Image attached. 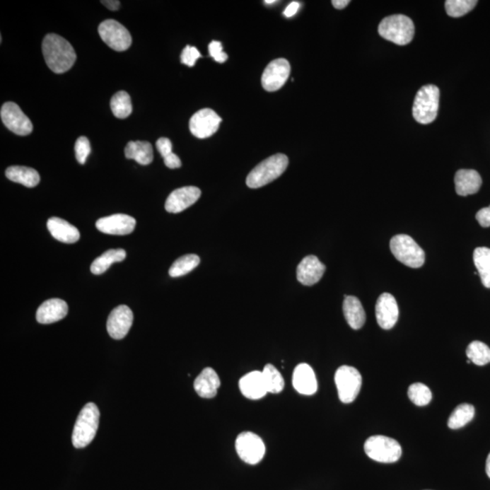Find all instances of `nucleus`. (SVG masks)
I'll return each instance as SVG.
<instances>
[{
	"mask_svg": "<svg viewBox=\"0 0 490 490\" xmlns=\"http://www.w3.org/2000/svg\"><path fill=\"white\" fill-rule=\"evenodd\" d=\"M42 51L47 66L56 74L69 71L76 60L72 45L57 34L45 37Z\"/></svg>",
	"mask_w": 490,
	"mask_h": 490,
	"instance_id": "nucleus-1",
	"label": "nucleus"
},
{
	"mask_svg": "<svg viewBox=\"0 0 490 490\" xmlns=\"http://www.w3.org/2000/svg\"><path fill=\"white\" fill-rule=\"evenodd\" d=\"M99 409L95 403H88L80 412L76 419L72 434L73 446L83 448L91 444L98 430Z\"/></svg>",
	"mask_w": 490,
	"mask_h": 490,
	"instance_id": "nucleus-2",
	"label": "nucleus"
},
{
	"mask_svg": "<svg viewBox=\"0 0 490 490\" xmlns=\"http://www.w3.org/2000/svg\"><path fill=\"white\" fill-rule=\"evenodd\" d=\"M289 159L283 153L272 156L259 163L250 172L246 185L250 188H260L280 177L288 168Z\"/></svg>",
	"mask_w": 490,
	"mask_h": 490,
	"instance_id": "nucleus-3",
	"label": "nucleus"
},
{
	"mask_svg": "<svg viewBox=\"0 0 490 490\" xmlns=\"http://www.w3.org/2000/svg\"><path fill=\"white\" fill-rule=\"evenodd\" d=\"M380 37L390 42L406 46L414 37L413 21L404 15H393L383 19L378 28Z\"/></svg>",
	"mask_w": 490,
	"mask_h": 490,
	"instance_id": "nucleus-4",
	"label": "nucleus"
},
{
	"mask_svg": "<svg viewBox=\"0 0 490 490\" xmlns=\"http://www.w3.org/2000/svg\"><path fill=\"white\" fill-rule=\"evenodd\" d=\"M440 104V89L434 85L422 86L416 95L412 114L422 124L432 123L437 117Z\"/></svg>",
	"mask_w": 490,
	"mask_h": 490,
	"instance_id": "nucleus-5",
	"label": "nucleus"
},
{
	"mask_svg": "<svg viewBox=\"0 0 490 490\" xmlns=\"http://www.w3.org/2000/svg\"><path fill=\"white\" fill-rule=\"evenodd\" d=\"M394 257L406 267L421 268L425 262V252L411 236L399 235L392 237L390 243Z\"/></svg>",
	"mask_w": 490,
	"mask_h": 490,
	"instance_id": "nucleus-6",
	"label": "nucleus"
},
{
	"mask_svg": "<svg viewBox=\"0 0 490 490\" xmlns=\"http://www.w3.org/2000/svg\"><path fill=\"white\" fill-rule=\"evenodd\" d=\"M365 453L370 459L381 463H394L402 457V447L398 441L385 436H373L364 444Z\"/></svg>",
	"mask_w": 490,
	"mask_h": 490,
	"instance_id": "nucleus-7",
	"label": "nucleus"
},
{
	"mask_svg": "<svg viewBox=\"0 0 490 490\" xmlns=\"http://www.w3.org/2000/svg\"><path fill=\"white\" fill-rule=\"evenodd\" d=\"M335 384L342 402H354L361 392L363 377L357 369L351 366L339 367L335 373Z\"/></svg>",
	"mask_w": 490,
	"mask_h": 490,
	"instance_id": "nucleus-8",
	"label": "nucleus"
},
{
	"mask_svg": "<svg viewBox=\"0 0 490 490\" xmlns=\"http://www.w3.org/2000/svg\"><path fill=\"white\" fill-rule=\"evenodd\" d=\"M99 36L110 49L115 51H124L132 44V37L129 31L114 19L102 22L98 27Z\"/></svg>",
	"mask_w": 490,
	"mask_h": 490,
	"instance_id": "nucleus-9",
	"label": "nucleus"
},
{
	"mask_svg": "<svg viewBox=\"0 0 490 490\" xmlns=\"http://www.w3.org/2000/svg\"><path fill=\"white\" fill-rule=\"evenodd\" d=\"M236 453L245 462L255 465L264 459L265 445L258 435L245 431L239 434L235 441Z\"/></svg>",
	"mask_w": 490,
	"mask_h": 490,
	"instance_id": "nucleus-10",
	"label": "nucleus"
},
{
	"mask_svg": "<svg viewBox=\"0 0 490 490\" xmlns=\"http://www.w3.org/2000/svg\"><path fill=\"white\" fill-rule=\"evenodd\" d=\"M0 115L3 124L18 136H28L33 131V124L30 118L13 102H8L2 105Z\"/></svg>",
	"mask_w": 490,
	"mask_h": 490,
	"instance_id": "nucleus-11",
	"label": "nucleus"
},
{
	"mask_svg": "<svg viewBox=\"0 0 490 490\" xmlns=\"http://www.w3.org/2000/svg\"><path fill=\"white\" fill-rule=\"evenodd\" d=\"M222 118L210 108H204L191 117L189 127L191 133L200 139L212 136L219 129Z\"/></svg>",
	"mask_w": 490,
	"mask_h": 490,
	"instance_id": "nucleus-12",
	"label": "nucleus"
},
{
	"mask_svg": "<svg viewBox=\"0 0 490 490\" xmlns=\"http://www.w3.org/2000/svg\"><path fill=\"white\" fill-rule=\"evenodd\" d=\"M290 73V63L286 59H279L272 61L262 74V88L268 92L279 91L286 83Z\"/></svg>",
	"mask_w": 490,
	"mask_h": 490,
	"instance_id": "nucleus-13",
	"label": "nucleus"
},
{
	"mask_svg": "<svg viewBox=\"0 0 490 490\" xmlns=\"http://www.w3.org/2000/svg\"><path fill=\"white\" fill-rule=\"evenodd\" d=\"M134 315L129 307L117 306L108 316L107 328L109 335L115 339H124L132 327Z\"/></svg>",
	"mask_w": 490,
	"mask_h": 490,
	"instance_id": "nucleus-14",
	"label": "nucleus"
},
{
	"mask_svg": "<svg viewBox=\"0 0 490 490\" xmlns=\"http://www.w3.org/2000/svg\"><path fill=\"white\" fill-rule=\"evenodd\" d=\"M136 221L127 214H117L98 220L95 226L100 232L112 235H127L133 233Z\"/></svg>",
	"mask_w": 490,
	"mask_h": 490,
	"instance_id": "nucleus-15",
	"label": "nucleus"
},
{
	"mask_svg": "<svg viewBox=\"0 0 490 490\" xmlns=\"http://www.w3.org/2000/svg\"><path fill=\"white\" fill-rule=\"evenodd\" d=\"M375 313L378 325L384 329L395 326L399 319V306L395 298L390 293H383L377 300Z\"/></svg>",
	"mask_w": 490,
	"mask_h": 490,
	"instance_id": "nucleus-16",
	"label": "nucleus"
},
{
	"mask_svg": "<svg viewBox=\"0 0 490 490\" xmlns=\"http://www.w3.org/2000/svg\"><path fill=\"white\" fill-rule=\"evenodd\" d=\"M201 190L195 187L176 189L170 194L165 202V210L168 213L178 214L197 203L201 197Z\"/></svg>",
	"mask_w": 490,
	"mask_h": 490,
	"instance_id": "nucleus-17",
	"label": "nucleus"
},
{
	"mask_svg": "<svg viewBox=\"0 0 490 490\" xmlns=\"http://www.w3.org/2000/svg\"><path fill=\"white\" fill-rule=\"evenodd\" d=\"M326 270L325 265L315 255L303 259L297 268V279L305 286H312L321 280Z\"/></svg>",
	"mask_w": 490,
	"mask_h": 490,
	"instance_id": "nucleus-18",
	"label": "nucleus"
},
{
	"mask_svg": "<svg viewBox=\"0 0 490 490\" xmlns=\"http://www.w3.org/2000/svg\"><path fill=\"white\" fill-rule=\"evenodd\" d=\"M293 384L294 389L303 395H313L318 390L315 371L306 363L299 364L294 369Z\"/></svg>",
	"mask_w": 490,
	"mask_h": 490,
	"instance_id": "nucleus-19",
	"label": "nucleus"
},
{
	"mask_svg": "<svg viewBox=\"0 0 490 490\" xmlns=\"http://www.w3.org/2000/svg\"><path fill=\"white\" fill-rule=\"evenodd\" d=\"M69 306L65 301L50 299L44 302L37 310V321L41 325H50L65 318Z\"/></svg>",
	"mask_w": 490,
	"mask_h": 490,
	"instance_id": "nucleus-20",
	"label": "nucleus"
},
{
	"mask_svg": "<svg viewBox=\"0 0 490 490\" xmlns=\"http://www.w3.org/2000/svg\"><path fill=\"white\" fill-rule=\"evenodd\" d=\"M482 185V176L475 170L461 169L455 175V188L460 197L478 193Z\"/></svg>",
	"mask_w": 490,
	"mask_h": 490,
	"instance_id": "nucleus-21",
	"label": "nucleus"
},
{
	"mask_svg": "<svg viewBox=\"0 0 490 490\" xmlns=\"http://www.w3.org/2000/svg\"><path fill=\"white\" fill-rule=\"evenodd\" d=\"M240 390L250 399H262L268 393L262 371H255L243 376L239 381Z\"/></svg>",
	"mask_w": 490,
	"mask_h": 490,
	"instance_id": "nucleus-22",
	"label": "nucleus"
},
{
	"mask_svg": "<svg viewBox=\"0 0 490 490\" xmlns=\"http://www.w3.org/2000/svg\"><path fill=\"white\" fill-rule=\"evenodd\" d=\"M47 226L51 235L61 243H75L80 238L78 228L61 218L51 217L47 221Z\"/></svg>",
	"mask_w": 490,
	"mask_h": 490,
	"instance_id": "nucleus-23",
	"label": "nucleus"
},
{
	"mask_svg": "<svg viewBox=\"0 0 490 490\" xmlns=\"http://www.w3.org/2000/svg\"><path fill=\"white\" fill-rule=\"evenodd\" d=\"M221 385L219 377L212 368H206L194 380L195 392L204 399H212L216 396Z\"/></svg>",
	"mask_w": 490,
	"mask_h": 490,
	"instance_id": "nucleus-24",
	"label": "nucleus"
},
{
	"mask_svg": "<svg viewBox=\"0 0 490 490\" xmlns=\"http://www.w3.org/2000/svg\"><path fill=\"white\" fill-rule=\"evenodd\" d=\"M342 308H344L346 321L351 328L354 329L363 328L366 322V315H365L363 304L357 297L345 296Z\"/></svg>",
	"mask_w": 490,
	"mask_h": 490,
	"instance_id": "nucleus-25",
	"label": "nucleus"
},
{
	"mask_svg": "<svg viewBox=\"0 0 490 490\" xmlns=\"http://www.w3.org/2000/svg\"><path fill=\"white\" fill-rule=\"evenodd\" d=\"M6 176L9 180L30 188L37 187L40 182V175L37 170L27 166H11L6 170Z\"/></svg>",
	"mask_w": 490,
	"mask_h": 490,
	"instance_id": "nucleus-26",
	"label": "nucleus"
},
{
	"mask_svg": "<svg viewBox=\"0 0 490 490\" xmlns=\"http://www.w3.org/2000/svg\"><path fill=\"white\" fill-rule=\"evenodd\" d=\"M124 155L127 159H133L140 165H150L153 159V147L146 141H131L124 149Z\"/></svg>",
	"mask_w": 490,
	"mask_h": 490,
	"instance_id": "nucleus-27",
	"label": "nucleus"
},
{
	"mask_svg": "<svg viewBox=\"0 0 490 490\" xmlns=\"http://www.w3.org/2000/svg\"><path fill=\"white\" fill-rule=\"evenodd\" d=\"M126 257L127 252L124 249L108 250L92 262L91 267L92 274L95 275L104 274L115 262H123Z\"/></svg>",
	"mask_w": 490,
	"mask_h": 490,
	"instance_id": "nucleus-28",
	"label": "nucleus"
},
{
	"mask_svg": "<svg viewBox=\"0 0 490 490\" xmlns=\"http://www.w3.org/2000/svg\"><path fill=\"white\" fill-rule=\"evenodd\" d=\"M473 259L483 285L486 288H490V249L477 248L474 251Z\"/></svg>",
	"mask_w": 490,
	"mask_h": 490,
	"instance_id": "nucleus-29",
	"label": "nucleus"
},
{
	"mask_svg": "<svg viewBox=\"0 0 490 490\" xmlns=\"http://www.w3.org/2000/svg\"><path fill=\"white\" fill-rule=\"evenodd\" d=\"M475 415V409L470 404H460L454 409L448 419V426L453 430H457L472 421Z\"/></svg>",
	"mask_w": 490,
	"mask_h": 490,
	"instance_id": "nucleus-30",
	"label": "nucleus"
},
{
	"mask_svg": "<svg viewBox=\"0 0 490 490\" xmlns=\"http://www.w3.org/2000/svg\"><path fill=\"white\" fill-rule=\"evenodd\" d=\"M199 264L200 258L197 255L182 256L172 264L169 269V275L174 278L184 276L197 268Z\"/></svg>",
	"mask_w": 490,
	"mask_h": 490,
	"instance_id": "nucleus-31",
	"label": "nucleus"
},
{
	"mask_svg": "<svg viewBox=\"0 0 490 490\" xmlns=\"http://www.w3.org/2000/svg\"><path fill=\"white\" fill-rule=\"evenodd\" d=\"M110 107L115 117L119 119L129 117L133 110L130 95L126 91H119L114 95L111 99Z\"/></svg>",
	"mask_w": 490,
	"mask_h": 490,
	"instance_id": "nucleus-32",
	"label": "nucleus"
},
{
	"mask_svg": "<svg viewBox=\"0 0 490 490\" xmlns=\"http://www.w3.org/2000/svg\"><path fill=\"white\" fill-rule=\"evenodd\" d=\"M268 393H280L284 387V380L280 371L272 364L265 365L262 371Z\"/></svg>",
	"mask_w": 490,
	"mask_h": 490,
	"instance_id": "nucleus-33",
	"label": "nucleus"
},
{
	"mask_svg": "<svg viewBox=\"0 0 490 490\" xmlns=\"http://www.w3.org/2000/svg\"><path fill=\"white\" fill-rule=\"evenodd\" d=\"M466 354L469 360L479 366L490 363V348L482 342H472L467 346Z\"/></svg>",
	"mask_w": 490,
	"mask_h": 490,
	"instance_id": "nucleus-34",
	"label": "nucleus"
},
{
	"mask_svg": "<svg viewBox=\"0 0 490 490\" xmlns=\"http://www.w3.org/2000/svg\"><path fill=\"white\" fill-rule=\"evenodd\" d=\"M156 148H158L160 155H161L165 165L168 168L176 169L180 168L182 162L175 153H173V145L171 141L166 137H161L156 142Z\"/></svg>",
	"mask_w": 490,
	"mask_h": 490,
	"instance_id": "nucleus-35",
	"label": "nucleus"
},
{
	"mask_svg": "<svg viewBox=\"0 0 490 490\" xmlns=\"http://www.w3.org/2000/svg\"><path fill=\"white\" fill-rule=\"evenodd\" d=\"M477 4V0H447L445 8L450 17L460 18L472 11Z\"/></svg>",
	"mask_w": 490,
	"mask_h": 490,
	"instance_id": "nucleus-36",
	"label": "nucleus"
},
{
	"mask_svg": "<svg viewBox=\"0 0 490 490\" xmlns=\"http://www.w3.org/2000/svg\"><path fill=\"white\" fill-rule=\"evenodd\" d=\"M409 399L415 405L426 406L431 402L432 394L430 387L424 383H414L409 386L408 390Z\"/></svg>",
	"mask_w": 490,
	"mask_h": 490,
	"instance_id": "nucleus-37",
	"label": "nucleus"
},
{
	"mask_svg": "<svg viewBox=\"0 0 490 490\" xmlns=\"http://www.w3.org/2000/svg\"><path fill=\"white\" fill-rule=\"evenodd\" d=\"M75 152L76 160L80 165H85L86 159L91 153V142L86 136H80L76 141Z\"/></svg>",
	"mask_w": 490,
	"mask_h": 490,
	"instance_id": "nucleus-38",
	"label": "nucleus"
},
{
	"mask_svg": "<svg viewBox=\"0 0 490 490\" xmlns=\"http://www.w3.org/2000/svg\"><path fill=\"white\" fill-rule=\"evenodd\" d=\"M202 57L199 50L195 47L187 46L181 54V63L189 67H193L197 60Z\"/></svg>",
	"mask_w": 490,
	"mask_h": 490,
	"instance_id": "nucleus-39",
	"label": "nucleus"
},
{
	"mask_svg": "<svg viewBox=\"0 0 490 490\" xmlns=\"http://www.w3.org/2000/svg\"><path fill=\"white\" fill-rule=\"evenodd\" d=\"M222 43L219 41L214 40L209 44L208 49H209L210 57H212L218 63H224L228 59V56L223 52Z\"/></svg>",
	"mask_w": 490,
	"mask_h": 490,
	"instance_id": "nucleus-40",
	"label": "nucleus"
},
{
	"mask_svg": "<svg viewBox=\"0 0 490 490\" xmlns=\"http://www.w3.org/2000/svg\"><path fill=\"white\" fill-rule=\"evenodd\" d=\"M476 219L482 227H490V206L479 210Z\"/></svg>",
	"mask_w": 490,
	"mask_h": 490,
	"instance_id": "nucleus-41",
	"label": "nucleus"
},
{
	"mask_svg": "<svg viewBox=\"0 0 490 490\" xmlns=\"http://www.w3.org/2000/svg\"><path fill=\"white\" fill-rule=\"evenodd\" d=\"M299 8H300L299 3L291 2V4L289 6H288L286 8H285V11L284 12V15L286 18L293 17V16L296 14L298 11H299Z\"/></svg>",
	"mask_w": 490,
	"mask_h": 490,
	"instance_id": "nucleus-42",
	"label": "nucleus"
},
{
	"mask_svg": "<svg viewBox=\"0 0 490 490\" xmlns=\"http://www.w3.org/2000/svg\"><path fill=\"white\" fill-rule=\"evenodd\" d=\"M101 3H103V4L112 11H117L120 6V2L117 1V0H107V1H101Z\"/></svg>",
	"mask_w": 490,
	"mask_h": 490,
	"instance_id": "nucleus-43",
	"label": "nucleus"
},
{
	"mask_svg": "<svg viewBox=\"0 0 490 490\" xmlns=\"http://www.w3.org/2000/svg\"><path fill=\"white\" fill-rule=\"evenodd\" d=\"M350 0H333L332 5L335 8L344 9L350 4Z\"/></svg>",
	"mask_w": 490,
	"mask_h": 490,
	"instance_id": "nucleus-44",
	"label": "nucleus"
},
{
	"mask_svg": "<svg viewBox=\"0 0 490 490\" xmlns=\"http://www.w3.org/2000/svg\"><path fill=\"white\" fill-rule=\"evenodd\" d=\"M486 472L490 479V453L489 454L488 459L486 461Z\"/></svg>",
	"mask_w": 490,
	"mask_h": 490,
	"instance_id": "nucleus-45",
	"label": "nucleus"
},
{
	"mask_svg": "<svg viewBox=\"0 0 490 490\" xmlns=\"http://www.w3.org/2000/svg\"><path fill=\"white\" fill-rule=\"evenodd\" d=\"M275 2H276V1H275V0H270V1H269V0H267V1H265V4H269V5L274 4V3H275Z\"/></svg>",
	"mask_w": 490,
	"mask_h": 490,
	"instance_id": "nucleus-46",
	"label": "nucleus"
}]
</instances>
